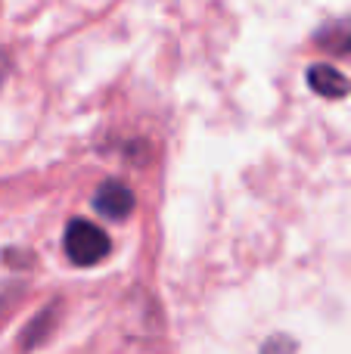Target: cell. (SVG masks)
Listing matches in <instances>:
<instances>
[{"label":"cell","mask_w":351,"mask_h":354,"mask_svg":"<svg viewBox=\"0 0 351 354\" xmlns=\"http://www.w3.org/2000/svg\"><path fill=\"white\" fill-rule=\"evenodd\" d=\"M261 354H296V345H292L286 336H274V339H267V345Z\"/></svg>","instance_id":"5"},{"label":"cell","mask_w":351,"mask_h":354,"mask_svg":"<svg viewBox=\"0 0 351 354\" xmlns=\"http://www.w3.org/2000/svg\"><path fill=\"white\" fill-rule=\"evenodd\" d=\"M308 84H311V91H314L317 97H327V100H342L351 91V81L339 72V68L327 66V62H317V66H311Z\"/></svg>","instance_id":"3"},{"label":"cell","mask_w":351,"mask_h":354,"mask_svg":"<svg viewBox=\"0 0 351 354\" xmlns=\"http://www.w3.org/2000/svg\"><path fill=\"white\" fill-rule=\"evenodd\" d=\"M62 243H66L68 261L78 264V268H93V264H99L106 255H109V236L87 218L68 221L66 239H62Z\"/></svg>","instance_id":"1"},{"label":"cell","mask_w":351,"mask_h":354,"mask_svg":"<svg viewBox=\"0 0 351 354\" xmlns=\"http://www.w3.org/2000/svg\"><path fill=\"white\" fill-rule=\"evenodd\" d=\"M317 47L330 50V53H348L351 50V19L330 22L327 28L317 31Z\"/></svg>","instance_id":"4"},{"label":"cell","mask_w":351,"mask_h":354,"mask_svg":"<svg viewBox=\"0 0 351 354\" xmlns=\"http://www.w3.org/2000/svg\"><path fill=\"white\" fill-rule=\"evenodd\" d=\"M134 205H137L134 189L122 180H106L103 187L97 189V196H93V208L112 221H124L134 212Z\"/></svg>","instance_id":"2"}]
</instances>
